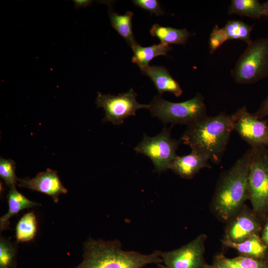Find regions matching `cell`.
Segmentation results:
<instances>
[{"mask_svg":"<svg viewBox=\"0 0 268 268\" xmlns=\"http://www.w3.org/2000/svg\"><path fill=\"white\" fill-rule=\"evenodd\" d=\"M234 114L222 112L214 116H207L187 126L179 140L192 151L204 155L210 162L219 164L234 131Z\"/></svg>","mask_w":268,"mask_h":268,"instance_id":"obj_1","label":"cell"},{"mask_svg":"<svg viewBox=\"0 0 268 268\" xmlns=\"http://www.w3.org/2000/svg\"><path fill=\"white\" fill-rule=\"evenodd\" d=\"M252 157L247 150L221 175L212 201V209L221 221L228 222L249 199L248 178Z\"/></svg>","mask_w":268,"mask_h":268,"instance_id":"obj_2","label":"cell"},{"mask_svg":"<svg viewBox=\"0 0 268 268\" xmlns=\"http://www.w3.org/2000/svg\"><path fill=\"white\" fill-rule=\"evenodd\" d=\"M161 263L158 250L145 255L123 250L117 240L90 238L84 243L82 262L73 268H142L151 264L159 266Z\"/></svg>","mask_w":268,"mask_h":268,"instance_id":"obj_3","label":"cell"},{"mask_svg":"<svg viewBox=\"0 0 268 268\" xmlns=\"http://www.w3.org/2000/svg\"><path fill=\"white\" fill-rule=\"evenodd\" d=\"M149 111L154 117L164 124L191 125L207 116L204 98L200 93L191 99L172 102L160 95L153 98L149 104Z\"/></svg>","mask_w":268,"mask_h":268,"instance_id":"obj_4","label":"cell"},{"mask_svg":"<svg viewBox=\"0 0 268 268\" xmlns=\"http://www.w3.org/2000/svg\"><path fill=\"white\" fill-rule=\"evenodd\" d=\"M231 74L239 84L254 83L268 77V38L252 41L239 57Z\"/></svg>","mask_w":268,"mask_h":268,"instance_id":"obj_5","label":"cell"},{"mask_svg":"<svg viewBox=\"0 0 268 268\" xmlns=\"http://www.w3.org/2000/svg\"><path fill=\"white\" fill-rule=\"evenodd\" d=\"M252 149L249 200L252 209L263 223L268 213V148L261 146Z\"/></svg>","mask_w":268,"mask_h":268,"instance_id":"obj_6","label":"cell"},{"mask_svg":"<svg viewBox=\"0 0 268 268\" xmlns=\"http://www.w3.org/2000/svg\"><path fill=\"white\" fill-rule=\"evenodd\" d=\"M171 127L165 128L159 134L153 137L144 134L142 140L134 148L137 153L148 157L155 170L159 173L169 169L171 163L177 155L176 151L181 144L180 140L172 137Z\"/></svg>","mask_w":268,"mask_h":268,"instance_id":"obj_7","label":"cell"},{"mask_svg":"<svg viewBox=\"0 0 268 268\" xmlns=\"http://www.w3.org/2000/svg\"><path fill=\"white\" fill-rule=\"evenodd\" d=\"M136 96L133 88L118 95L98 92L95 103L97 107L103 108L105 111L103 122L120 125L126 119L135 116L137 110L142 108L149 110V104L139 103Z\"/></svg>","mask_w":268,"mask_h":268,"instance_id":"obj_8","label":"cell"},{"mask_svg":"<svg viewBox=\"0 0 268 268\" xmlns=\"http://www.w3.org/2000/svg\"><path fill=\"white\" fill-rule=\"evenodd\" d=\"M207 238L201 234L188 244L173 251H159L161 268H208L204 260V243Z\"/></svg>","mask_w":268,"mask_h":268,"instance_id":"obj_9","label":"cell"},{"mask_svg":"<svg viewBox=\"0 0 268 268\" xmlns=\"http://www.w3.org/2000/svg\"><path fill=\"white\" fill-rule=\"evenodd\" d=\"M234 131L247 142L251 148H268V124L248 112L244 106L234 113Z\"/></svg>","mask_w":268,"mask_h":268,"instance_id":"obj_10","label":"cell"},{"mask_svg":"<svg viewBox=\"0 0 268 268\" xmlns=\"http://www.w3.org/2000/svg\"><path fill=\"white\" fill-rule=\"evenodd\" d=\"M225 239L241 242L249 237L261 234L263 223L253 210L244 205L228 222Z\"/></svg>","mask_w":268,"mask_h":268,"instance_id":"obj_11","label":"cell"},{"mask_svg":"<svg viewBox=\"0 0 268 268\" xmlns=\"http://www.w3.org/2000/svg\"><path fill=\"white\" fill-rule=\"evenodd\" d=\"M18 186L38 191L50 196L56 203L61 194H66L67 190L62 184L57 172L50 169L38 173L33 178H18Z\"/></svg>","mask_w":268,"mask_h":268,"instance_id":"obj_12","label":"cell"},{"mask_svg":"<svg viewBox=\"0 0 268 268\" xmlns=\"http://www.w3.org/2000/svg\"><path fill=\"white\" fill-rule=\"evenodd\" d=\"M209 161L205 155L192 150L188 155H177L171 163L169 169L184 179H190L201 169L210 168Z\"/></svg>","mask_w":268,"mask_h":268,"instance_id":"obj_13","label":"cell"},{"mask_svg":"<svg viewBox=\"0 0 268 268\" xmlns=\"http://www.w3.org/2000/svg\"><path fill=\"white\" fill-rule=\"evenodd\" d=\"M141 71L150 78L159 95L166 92L172 93L176 97L182 95L183 91L179 83L165 67L149 65L141 69Z\"/></svg>","mask_w":268,"mask_h":268,"instance_id":"obj_14","label":"cell"},{"mask_svg":"<svg viewBox=\"0 0 268 268\" xmlns=\"http://www.w3.org/2000/svg\"><path fill=\"white\" fill-rule=\"evenodd\" d=\"M222 242L225 246L236 250L240 255L258 260H268V246L263 241L260 235H253L239 243L225 238Z\"/></svg>","mask_w":268,"mask_h":268,"instance_id":"obj_15","label":"cell"},{"mask_svg":"<svg viewBox=\"0 0 268 268\" xmlns=\"http://www.w3.org/2000/svg\"><path fill=\"white\" fill-rule=\"evenodd\" d=\"M7 199L8 205V211L0 218L1 232L9 228V219L12 216L17 215L20 211L41 205V204L27 199L16 190L15 186L10 188Z\"/></svg>","mask_w":268,"mask_h":268,"instance_id":"obj_16","label":"cell"},{"mask_svg":"<svg viewBox=\"0 0 268 268\" xmlns=\"http://www.w3.org/2000/svg\"><path fill=\"white\" fill-rule=\"evenodd\" d=\"M208 268H268V260H258L242 255L229 258L220 253L215 256Z\"/></svg>","mask_w":268,"mask_h":268,"instance_id":"obj_17","label":"cell"},{"mask_svg":"<svg viewBox=\"0 0 268 268\" xmlns=\"http://www.w3.org/2000/svg\"><path fill=\"white\" fill-rule=\"evenodd\" d=\"M132 49L134 53L132 62L135 63L141 69L149 66L150 61L154 58L167 55L172 48L168 45L160 43L148 47H142L137 43Z\"/></svg>","mask_w":268,"mask_h":268,"instance_id":"obj_18","label":"cell"},{"mask_svg":"<svg viewBox=\"0 0 268 268\" xmlns=\"http://www.w3.org/2000/svg\"><path fill=\"white\" fill-rule=\"evenodd\" d=\"M134 13L128 11L124 14H119L112 9H109V16L112 26L116 30L132 48L136 42L132 29V18Z\"/></svg>","mask_w":268,"mask_h":268,"instance_id":"obj_19","label":"cell"},{"mask_svg":"<svg viewBox=\"0 0 268 268\" xmlns=\"http://www.w3.org/2000/svg\"><path fill=\"white\" fill-rule=\"evenodd\" d=\"M150 33L152 36L157 37L161 43L168 45L171 44L185 45L190 36L185 28L176 29L158 24L153 25Z\"/></svg>","mask_w":268,"mask_h":268,"instance_id":"obj_20","label":"cell"},{"mask_svg":"<svg viewBox=\"0 0 268 268\" xmlns=\"http://www.w3.org/2000/svg\"><path fill=\"white\" fill-rule=\"evenodd\" d=\"M228 14L258 19L263 16V5L258 0H232L228 6Z\"/></svg>","mask_w":268,"mask_h":268,"instance_id":"obj_21","label":"cell"},{"mask_svg":"<svg viewBox=\"0 0 268 268\" xmlns=\"http://www.w3.org/2000/svg\"><path fill=\"white\" fill-rule=\"evenodd\" d=\"M37 228V221L34 212L29 211L25 213L16 225V242L18 243L33 240L36 236Z\"/></svg>","mask_w":268,"mask_h":268,"instance_id":"obj_22","label":"cell"},{"mask_svg":"<svg viewBox=\"0 0 268 268\" xmlns=\"http://www.w3.org/2000/svg\"><path fill=\"white\" fill-rule=\"evenodd\" d=\"M254 25H249L241 20H229L223 27L228 40H239L250 44Z\"/></svg>","mask_w":268,"mask_h":268,"instance_id":"obj_23","label":"cell"},{"mask_svg":"<svg viewBox=\"0 0 268 268\" xmlns=\"http://www.w3.org/2000/svg\"><path fill=\"white\" fill-rule=\"evenodd\" d=\"M17 243L0 238V268H15L17 266Z\"/></svg>","mask_w":268,"mask_h":268,"instance_id":"obj_24","label":"cell"},{"mask_svg":"<svg viewBox=\"0 0 268 268\" xmlns=\"http://www.w3.org/2000/svg\"><path fill=\"white\" fill-rule=\"evenodd\" d=\"M15 171V164L13 161L0 158V176L9 188L15 186L18 181Z\"/></svg>","mask_w":268,"mask_h":268,"instance_id":"obj_25","label":"cell"},{"mask_svg":"<svg viewBox=\"0 0 268 268\" xmlns=\"http://www.w3.org/2000/svg\"><path fill=\"white\" fill-rule=\"evenodd\" d=\"M227 40V36L223 27L220 28L218 25H215L209 39L210 53L212 54Z\"/></svg>","mask_w":268,"mask_h":268,"instance_id":"obj_26","label":"cell"},{"mask_svg":"<svg viewBox=\"0 0 268 268\" xmlns=\"http://www.w3.org/2000/svg\"><path fill=\"white\" fill-rule=\"evenodd\" d=\"M132 1L135 5L149 12L151 14L159 16L164 14L158 0H134Z\"/></svg>","mask_w":268,"mask_h":268,"instance_id":"obj_27","label":"cell"},{"mask_svg":"<svg viewBox=\"0 0 268 268\" xmlns=\"http://www.w3.org/2000/svg\"><path fill=\"white\" fill-rule=\"evenodd\" d=\"M253 114L256 117L261 120L268 116V96Z\"/></svg>","mask_w":268,"mask_h":268,"instance_id":"obj_28","label":"cell"},{"mask_svg":"<svg viewBox=\"0 0 268 268\" xmlns=\"http://www.w3.org/2000/svg\"><path fill=\"white\" fill-rule=\"evenodd\" d=\"M261 238L263 241L268 246V213L263 223L261 232Z\"/></svg>","mask_w":268,"mask_h":268,"instance_id":"obj_29","label":"cell"},{"mask_svg":"<svg viewBox=\"0 0 268 268\" xmlns=\"http://www.w3.org/2000/svg\"><path fill=\"white\" fill-rule=\"evenodd\" d=\"M263 8V16L268 17V0L262 3Z\"/></svg>","mask_w":268,"mask_h":268,"instance_id":"obj_30","label":"cell"},{"mask_svg":"<svg viewBox=\"0 0 268 268\" xmlns=\"http://www.w3.org/2000/svg\"><path fill=\"white\" fill-rule=\"evenodd\" d=\"M89 0H80L77 1L78 5L79 6H87L89 5L91 2Z\"/></svg>","mask_w":268,"mask_h":268,"instance_id":"obj_31","label":"cell"}]
</instances>
